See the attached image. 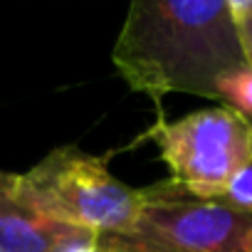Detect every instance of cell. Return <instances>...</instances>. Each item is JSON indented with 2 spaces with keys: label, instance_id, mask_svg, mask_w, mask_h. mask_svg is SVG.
Masks as SVG:
<instances>
[{
  "label": "cell",
  "instance_id": "cell-1",
  "mask_svg": "<svg viewBox=\"0 0 252 252\" xmlns=\"http://www.w3.org/2000/svg\"><path fill=\"white\" fill-rule=\"evenodd\" d=\"M111 62L129 89L156 106L171 92L220 101V79L247 64L227 0L134 3Z\"/></svg>",
  "mask_w": 252,
  "mask_h": 252
},
{
  "label": "cell",
  "instance_id": "cell-2",
  "mask_svg": "<svg viewBox=\"0 0 252 252\" xmlns=\"http://www.w3.org/2000/svg\"><path fill=\"white\" fill-rule=\"evenodd\" d=\"M141 190L139 215L96 235L99 252H252V213L193 198L168 181Z\"/></svg>",
  "mask_w": 252,
  "mask_h": 252
},
{
  "label": "cell",
  "instance_id": "cell-3",
  "mask_svg": "<svg viewBox=\"0 0 252 252\" xmlns=\"http://www.w3.org/2000/svg\"><path fill=\"white\" fill-rule=\"evenodd\" d=\"M23 193L50 218L94 235L126 227L144 205V190L114 178L104 156L57 146L28 173Z\"/></svg>",
  "mask_w": 252,
  "mask_h": 252
},
{
  "label": "cell",
  "instance_id": "cell-4",
  "mask_svg": "<svg viewBox=\"0 0 252 252\" xmlns=\"http://www.w3.org/2000/svg\"><path fill=\"white\" fill-rule=\"evenodd\" d=\"M139 141H154L168 166V183L193 198L215 200L237 171L252 163V121L230 106L158 121Z\"/></svg>",
  "mask_w": 252,
  "mask_h": 252
},
{
  "label": "cell",
  "instance_id": "cell-5",
  "mask_svg": "<svg viewBox=\"0 0 252 252\" xmlns=\"http://www.w3.org/2000/svg\"><path fill=\"white\" fill-rule=\"evenodd\" d=\"M96 235L45 215L20 188V173L0 171V252H69Z\"/></svg>",
  "mask_w": 252,
  "mask_h": 252
},
{
  "label": "cell",
  "instance_id": "cell-6",
  "mask_svg": "<svg viewBox=\"0 0 252 252\" xmlns=\"http://www.w3.org/2000/svg\"><path fill=\"white\" fill-rule=\"evenodd\" d=\"M220 101L252 121V67H237L220 79Z\"/></svg>",
  "mask_w": 252,
  "mask_h": 252
},
{
  "label": "cell",
  "instance_id": "cell-7",
  "mask_svg": "<svg viewBox=\"0 0 252 252\" xmlns=\"http://www.w3.org/2000/svg\"><path fill=\"white\" fill-rule=\"evenodd\" d=\"M215 200H222L227 205L252 213V163H247L242 171H237Z\"/></svg>",
  "mask_w": 252,
  "mask_h": 252
},
{
  "label": "cell",
  "instance_id": "cell-8",
  "mask_svg": "<svg viewBox=\"0 0 252 252\" xmlns=\"http://www.w3.org/2000/svg\"><path fill=\"white\" fill-rule=\"evenodd\" d=\"M247 67H252V0H227Z\"/></svg>",
  "mask_w": 252,
  "mask_h": 252
},
{
  "label": "cell",
  "instance_id": "cell-9",
  "mask_svg": "<svg viewBox=\"0 0 252 252\" xmlns=\"http://www.w3.org/2000/svg\"><path fill=\"white\" fill-rule=\"evenodd\" d=\"M69 252H99L94 245H87V247H74V250H69Z\"/></svg>",
  "mask_w": 252,
  "mask_h": 252
}]
</instances>
